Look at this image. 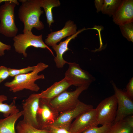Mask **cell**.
<instances>
[{
	"instance_id": "cell-14",
	"label": "cell",
	"mask_w": 133,
	"mask_h": 133,
	"mask_svg": "<svg viewBox=\"0 0 133 133\" xmlns=\"http://www.w3.org/2000/svg\"><path fill=\"white\" fill-rule=\"evenodd\" d=\"M77 32L76 25L73 21L69 20L66 22L64 27L61 30L51 32L49 34L45 40V43L48 46L52 47L62 39L73 35Z\"/></svg>"
},
{
	"instance_id": "cell-17",
	"label": "cell",
	"mask_w": 133,
	"mask_h": 133,
	"mask_svg": "<svg viewBox=\"0 0 133 133\" xmlns=\"http://www.w3.org/2000/svg\"><path fill=\"white\" fill-rule=\"evenodd\" d=\"M22 115L21 111L3 119H0V133H16L15 129V123Z\"/></svg>"
},
{
	"instance_id": "cell-15",
	"label": "cell",
	"mask_w": 133,
	"mask_h": 133,
	"mask_svg": "<svg viewBox=\"0 0 133 133\" xmlns=\"http://www.w3.org/2000/svg\"><path fill=\"white\" fill-rule=\"evenodd\" d=\"M72 85L71 82L66 77L61 80L54 83L44 91L38 94L40 98L50 101L66 90Z\"/></svg>"
},
{
	"instance_id": "cell-4",
	"label": "cell",
	"mask_w": 133,
	"mask_h": 133,
	"mask_svg": "<svg viewBox=\"0 0 133 133\" xmlns=\"http://www.w3.org/2000/svg\"><path fill=\"white\" fill-rule=\"evenodd\" d=\"M89 86L84 85L78 87L74 91L66 90L49 101L51 107L57 112L61 113L73 109L80 101L78 98Z\"/></svg>"
},
{
	"instance_id": "cell-9",
	"label": "cell",
	"mask_w": 133,
	"mask_h": 133,
	"mask_svg": "<svg viewBox=\"0 0 133 133\" xmlns=\"http://www.w3.org/2000/svg\"><path fill=\"white\" fill-rule=\"evenodd\" d=\"M93 108L92 105L80 101L74 108L60 113L54 123L49 126L63 128L69 131L73 120L81 114Z\"/></svg>"
},
{
	"instance_id": "cell-25",
	"label": "cell",
	"mask_w": 133,
	"mask_h": 133,
	"mask_svg": "<svg viewBox=\"0 0 133 133\" xmlns=\"http://www.w3.org/2000/svg\"><path fill=\"white\" fill-rule=\"evenodd\" d=\"M112 124H106L99 127H93L87 130L82 133H108Z\"/></svg>"
},
{
	"instance_id": "cell-11",
	"label": "cell",
	"mask_w": 133,
	"mask_h": 133,
	"mask_svg": "<svg viewBox=\"0 0 133 133\" xmlns=\"http://www.w3.org/2000/svg\"><path fill=\"white\" fill-rule=\"evenodd\" d=\"M49 101L40 98L37 115L39 129L45 130L54 123L59 115L50 106Z\"/></svg>"
},
{
	"instance_id": "cell-31",
	"label": "cell",
	"mask_w": 133,
	"mask_h": 133,
	"mask_svg": "<svg viewBox=\"0 0 133 133\" xmlns=\"http://www.w3.org/2000/svg\"><path fill=\"white\" fill-rule=\"evenodd\" d=\"M124 119L130 126L133 128V115L128 116Z\"/></svg>"
},
{
	"instance_id": "cell-32",
	"label": "cell",
	"mask_w": 133,
	"mask_h": 133,
	"mask_svg": "<svg viewBox=\"0 0 133 133\" xmlns=\"http://www.w3.org/2000/svg\"><path fill=\"white\" fill-rule=\"evenodd\" d=\"M8 0H0V4L2 2H5V1H7Z\"/></svg>"
},
{
	"instance_id": "cell-13",
	"label": "cell",
	"mask_w": 133,
	"mask_h": 133,
	"mask_svg": "<svg viewBox=\"0 0 133 133\" xmlns=\"http://www.w3.org/2000/svg\"><path fill=\"white\" fill-rule=\"evenodd\" d=\"M112 18L114 22L119 26L133 22V0H122Z\"/></svg>"
},
{
	"instance_id": "cell-16",
	"label": "cell",
	"mask_w": 133,
	"mask_h": 133,
	"mask_svg": "<svg viewBox=\"0 0 133 133\" xmlns=\"http://www.w3.org/2000/svg\"><path fill=\"white\" fill-rule=\"evenodd\" d=\"M84 29H83L79 30L75 34L68 37L64 41L61 42L59 44H56L52 47L56 54L54 61L58 68H62L66 64H68V62L64 59L63 56L65 52L69 50L68 45L71 40L74 39L78 34Z\"/></svg>"
},
{
	"instance_id": "cell-3",
	"label": "cell",
	"mask_w": 133,
	"mask_h": 133,
	"mask_svg": "<svg viewBox=\"0 0 133 133\" xmlns=\"http://www.w3.org/2000/svg\"><path fill=\"white\" fill-rule=\"evenodd\" d=\"M0 7V33L14 37L18 31L15 22V8L19 3L17 0H8Z\"/></svg>"
},
{
	"instance_id": "cell-20",
	"label": "cell",
	"mask_w": 133,
	"mask_h": 133,
	"mask_svg": "<svg viewBox=\"0 0 133 133\" xmlns=\"http://www.w3.org/2000/svg\"><path fill=\"white\" fill-rule=\"evenodd\" d=\"M17 133H50L47 130L36 128L25 122L20 121L16 127Z\"/></svg>"
},
{
	"instance_id": "cell-19",
	"label": "cell",
	"mask_w": 133,
	"mask_h": 133,
	"mask_svg": "<svg viewBox=\"0 0 133 133\" xmlns=\"http://www.w3.org/2000/svg\"><path fill=\"white\" fill-rule=\"evenodd\" d=\"M41 7L43 8L45 11L47 23L49 27L54 22L52 10L53 7L60 6V2L59 0H40Z\"/></svg>"
},
{
	"instance_id": "cell-22",
	"label": "cell",
	"mask_w": 133,
	"mask_h": 133,
	"mask_svg": "<svg viewBox=\"0 0 133 133\" xmlns=\"http://www.w3.org/2000/svg\"><path fill=\"white\" fill-rule=\"evenodd\" d=\"M108 133H133V128L123 119L112 123Z\"/></svg>"
},
{
	"instance_id": "cell-6",
	"label": "cell",
	"mask_w": 133,
	"mask_h": 133,
	"mask_svg": "<svg viewBox=\"0 0 133 133\" xmlns=\"http://www.w3.org/2000/svg\"><path fill=\"white\" fill-rule=\"evenodd\" d=\"M117 106V99L115 94L102 100L95 109L99 124H112L116 116Z\"/></svg>"
},
{
	"instance_id": "cell-21",
	"label": "cell",
	"mask_w": 133,
	"mask_h": 133,
	"mask_svg": "<svg viewBox=\"0 0 133 133\" xmlns=\"http://www.w3.org/2000/svg\"><path fill=\"white\" fill-rule=\"evenodd\" d=\"M121 0H104L103 6L101 10L102 13L113 16L119 7Z\"/></svg>"
},
{
	"instance_id": "cell-2",
	"label": "cell",
	"mask_w": 133,
	"mask_h": 133,
	"mask_svg": "<svg viewBox=\"0 0 133 133\" xmlns=\"http://www.w3.org/2000/svg\"><path fill=\"white\" fill-rule=\"evenodd\" d=\"M48 65L42 62L38 63L34 70L28 73L17 75L10 82L4 83L5 86L9 87V90L16 93L24 89L34 92H38L40 89L39 86L35 83L37 80L44 79L43 74L38 75V73L47 68Z\"/></svg>"
},
{
	"instance_id": "cell-29",
	"label": "cell",
	"mask_w": 133,
	"mask_h": 133,
	"mask_svg": "<svg viewBox=\"0 0 133 133\" xmlns=\"http://www.w3.org/2000/svg\"><path fill=\"white\" fill-rule=\"evenodd\" d=\"M11 49L10 45L4 44L0 41V56H2L4 55L5 50H10Z\"/></svg>"
},
{
	"instance_id": "cell-12",
	"label": "cell",
	"mask_w": 133,
	"mask_h": 133,
	"mask_svg": "<svg viewBox=\"0 0 133 133\" xmlns=\"http://www.w3.org/2000/svg\"><path fill=\"white\" fill-rule=\"evenodd\" d=\"M40 99L38 94H31L23 103V110L22 111L23 116V120L37 129L38 126L37 115Z\"/></svg>"
},
{
	"instance_id": "cell-7",
	"label": "cell",
	"mask_w": 133,
	"mask_h": 133,
	"mask_svg": "<svg viewBox=\"0 0 133 133\" xmlns=\"http://www.w3.org/2000/svg\"><path fill=\"white\" fill-rule=\"evenodd\" d=\"M111 83L117 100V106L116 116L113 123L114 124L124 119L128 116L133 114V99L124 91L118 88L114 81Z\"/></svg>"
},
{
	"instance_id": "cell-30",
	"label": "cell",
	"mask_w": 133,
	"mask_h": 133,
	"mask_svg": "<svg viewBox=\"0 0 133 133\" xmlns=\"http://www.w3.org/2000/svg\"><path fill=\"white\" fill-rule=\"evenodd\" d=\"M104 2V0H95L94 1L97 13L101 11Z\"/></svg>"
},
{
	"instance_id": "cell-28",
	"label": "cell",
	"mask_w": 133,
	"mask_h": 133,
	"mask_svg": "<svg viewBox=\"0 0 133 133\" xmlns=\"http://www.w3.org/2000/svg\"><path fill=\"white\" fill-rule=\"evenodd\" d=\"M126 94L131 98H133V77L132 78L126 86Z\"/></svg>"
},
{
	"instance_id": "cell-23",
	"label": "cell",
	"mask_w": 133,
	"mask_h": 133,
	"mask_svg": "<svg viewBox=\"0 0 133 133\" xmlns=\"http://www.w3.org/2000/svg\"><path fill=\"white\" fill-rule=\"evenodd\" d=\"M119 26L123 36L128 41L133 42V22H129Z\"/></svg>"
},
{
	"instance_id": "cell-1",
	"label": "cell",
	"mask_w": 133,
	"mask_h": 133,
	"mask_svg": "<svg viewBox=\"0 0 133 133\" xmlns=\"http://www.w3.org/2000/svg\"><path fill=\"white\" fill-rule=\"evenodd\" d=\"M21 3L18 11V17L23 23V33L32 32L34 28L40 30L44 25L40 20L41 15L43 13L41 9L40 0H20Z\"/></svg>"
},
{
	"instance_id": "cell-26",
	"label": "cell",
	"mask_w": 133,
	"mask_h": 133,
	"mask_svg": "<svg viewBox=\"0 0 133 133\" xmlns=\"http://www.w3.org/2000/svg\"><path fill=\"white\" fill-rule=\"evenodd\" d=\"M10 76L8 68L3 66H0V84Z\"/></svg>"
},
{
	"instance_id": "cell-10",
	"label": "cell",
	"mask_w": 133,
	"mask_h": 133,
	"mask_svg": "<svg viewBox=\"0 0 133 133\" xmlns=\"http://www.w3.org/2000/svg\"><path fill=\"white\" fill-rule=\"evenodd\" d=\"M95 109L93 108L80 114L72 123L69 131L71 133H82L92 128L98 127Z\"/></svg>"
},
{
	"instance_id": "cell-8",
	"label": "cell",
	"mask_w": 133,
	"mask_h": 133,
	"mask_svg": "<svg viewBox=\"0 0 133 133\" xmlns=\"http://www.w3.org/2000/svg\"><path fill=\"white\" fill-rule=\"evenodd\" d=\"M68 67L65 73V77L69 80L72 85L79 87L89 86L95 80V78L86 71L82 69L75 62H68Z\"/></svg>"
},
{
	"instance_id": "cell-24",
	"label": "cell",
	"mask_w": 133,
	"mask_h": 133,
	"mask_svg": "<svg viewBox=\"0 0 133 133\" xmlns=\"http://www.w3.org/2000/svg\"><path fill=\"white\" fill-rule=\"evenodd\" d=\"M35 67V66H29L26 67L19 69L8 68L10 76L13 77L18 75L28 73L33 71Z\"/></svg>"
},
{
	"instance_id": "cell-5",
	"label": "cell",
	"mask_w": 133,
	"mask_h": 133,
	"mask_svg": "<svg viewBox=\"0 0 133 133\" xmlns=\"http://www.w3.org/2000/svg\"><path fill=\"white\" fill-rule=\"evenodd\" d=\"M13 46L16 51L22 54L25 57L27 56L26 50L29 47L46 49L54 56L51 49L47 45L43 40L42 34L36 35L32 32L17 35L13 38Z\"/></svg>"
},
{
	"instance_id": "cell-27",
	"label": "cell",
	"mask_w": 133,
	"mask_h": 133,
	"mask_svg": "<svg viewBox=\"0 0 133 133\" xmlns=\"http://www.w3.org/2000/svg\"><path fill=\"white\" fill-rule=\"evenodd\" d=\"M45 130L49 131L50 133H71L69 130L65 129L52 126H49Z\"/></svg>"
},
{
	"instance_id": "cell-18",
	"label": "cell",
	"mask_w": 133,
	"mask_h": 133,
	"mask_svg": "<svg viewBox=\"0 0 133 133\" xmlns=\"http://www.w3.org/2000/svg\"><path fill=\"white\" fill-rule=\"evenodd\" d=\"M16 98L15 97L10 104L3 103V101L7 100V97L4 95H0V112L3 114L5 117L20 112L15 104Z\"/></svg>"
}]
</instances>
